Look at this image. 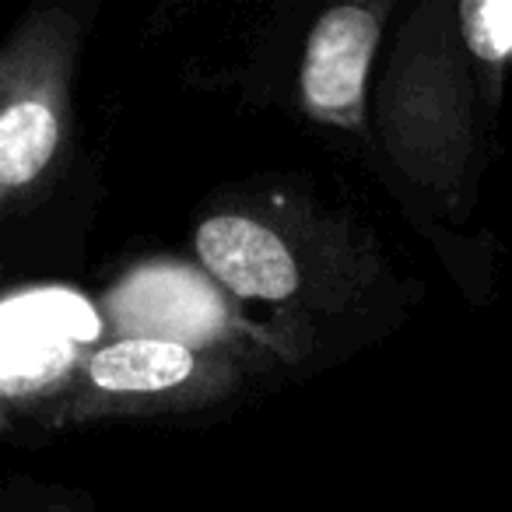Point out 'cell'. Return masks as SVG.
<instances>
[{
  "label": "cell",
  "instance_id": "6da1fadb",
  "mask_svg": "<svg viewBox=\"0 0 512 512\" xmlns=\"http://www.w3.org/2000/svg\"><path fill=\"white\" fill-rule=\"evenodd\" d=\"M481 64L463 36L460 4L425 8L400 39L383 88V134L400 169L442 204L467 197L481 144Z\"/></svg>",
  "mask_w": 512,
  "mask_h": 512
},
{
  "label": "cell",
  "instance_id": "7a4b0ae2",
  "mask_svg": "<svg viewBox=\"0 0 512 512\" xmlns=\"http://www.w3.org/2000/svg\"><path fill=\"white\" fill-rule=\"evenodd\" d=\"M78 25L64 11H36L0 43V214L57 162L71 120Z\"/></svg>",
  "mask_w": 512,
  "mask_h": 512
},
{
  "label": "cell",
  "instance_id": "3957f363",
  "mask_svg": "<svg viewBox=\"0 0 512 512\" xmlns=\"http://www.w3.org/2000/svg\"><path fill=\"white\" fill-rule=\"evenodd\" d=\"M383 18L386 4H337L313 25L299 85L302 106L316 123L358 127L365 120V92Z\"/></svg>",
  "mask_w": 512,
  "mask_h": 512
},
{
  "label": "cell",
  "instance_id": "277c9868",
  "mask_svg": "<svg viewBox=\"0 0 512 512\" xmlns=\"http://www.w3.org/2000/svg\"><path fill=\"white\" fill-rule=\"evenodd\" d=\"M193 246L207 274L235 299L288 302L302 288L299 260L285 235L249 214H214L200 221Z\"/></svg>",
  "mask_w": 512,
  "mask_h": 512
},
{
  "label": "cell",
  "instance_id": "5b68a950",
  "mask_svg": "<svg viewBox=\"0 0 512 512\" xmlns=\"http://www.w3.org/2000/svg\"><path fill=\"white\" fill-rule=\"evenodd\" d=\"M204 372L193 348L169 337H123L85 362V376L102 397H169Z\"/></svg>",
  "mask_w": 512,
  "mask_h": 512
}]
</instances>
